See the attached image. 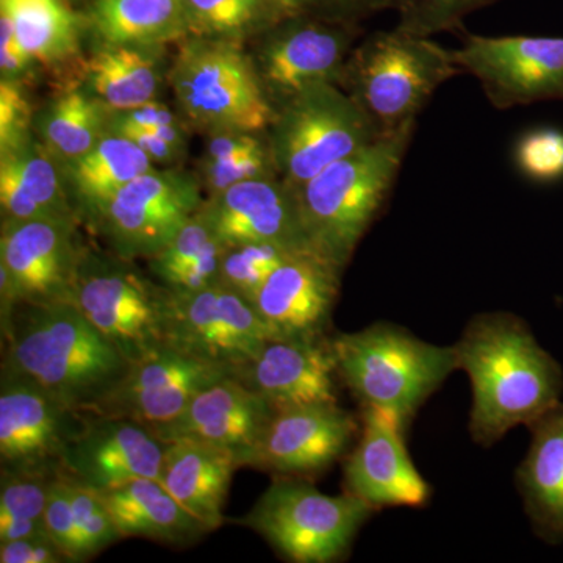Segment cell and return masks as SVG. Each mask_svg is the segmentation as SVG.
Here are the masks:
<instances>
[{
    "label": "cell",
    "mask_w": 563,
    "mask_h": 563,
    "mask_svg": "<svg viewBox=\"0 0 563 563\" xmlns=\"http://www.w3.org/2000/svg\"><path fill=\"white\" fill-rule=\"evenodd\" d=\"M44 531L57 544L68 562L84 561L79 531L74 518L68 484L58 476L51 485L49 498L44 510Z\"/></svg>",
    "instance_id": "cell-41"
},
{
    "label": "cell",
    "mask_w": 563,
    "mask_h": 563,
    "mask_svg": "<svg viewBox=\"0 0 563 563\" xmlns=\"http://www.w3.org/2000/svg\"><path fill=\"white\" fill-rule=\"evenodd\" d=\"M457 369L472 384L470 435L488 448L517 426H531L558 406L562 372L521 318L473 317L454 344Z\"/></svg>",
    "instance_id": "cell-1"
},
{
    "label": "cell",
    "mask_w": 563,
    "mask_h": 563,
    "mask_svg": "<svg viewBox=\"0 0 563 563\" xmlns=\"http://www.w3.org/2000/svg\"><path fill=\"white\" fill-rule=\"evenodd\" d=\"M461 74L453 51L395 27L372 33L352 49L340 87L387 135L417 122L433 92Z\"/></svg>",
    "instance_id": "cell-5"
},
{
    "label": "cell",
    "mask_w": 563,
    "mask_h": 563,
    "mask_svg": "<svg viewBox=\"0 0 563 563\" xmlns=\"http://www.w3.org/2000/svg\"><path fill=\"white\" fill-rule=\"evenodd\" d=\"M101 495L121 537H146L184 547L210 532L161 481L143 477Z\"/></svg>",
    "instance_id": "cell-26"
},
{
    "label": "cell",
    "mask_w": 563,
    "mask_h": 563,
    "mask_svg": "<svg viewBox=\"0 0 563 563\" xmlns=\"http://www.w3.org/2000/svg\"><path fill=\"white\" fill-rule=\"evenodd\" d=\"M168 443L150 426L129 418L87 415L63 454L60 476L107 492L131 481H161Z\"/></svg>",
    "instance_id": "cell-16"
},
{
    "label": "cell",
    "mask_w": 563,
    "mask_h": 563,
    "mask_svg": "<svg viewBox=\"0 0 563 563\" xmlns=\"http://www.w3.org/2000/svg\"><path fill=\"white\" fill-rule=\"evenodd\" d=\"M180 122L163 103L151 102L135 109L110 111L109 133L129 135L132 132H151L163 125Z\"/></svg>",
    "instance_id": "cell-44"
},
{
    "label": "cell",
    "mask_w": 563,
    "mask_h": 563,
    "mask_svg": "<svg viewBox=\"0 0 563 563\" xmlns=\"http://www.w3.org/2000/svg\"><path fill=\"white\" fill-rule=\"evenodd\" d=\"M0 11L35 62L54 66L79 54L81 21L62 0H0Z\"/></svg>",
    "instance_id": "cell-31"
},
{
    "label": "cell",
    "mask_w": 563,
    "mask_h": 563,
    "mask_svg": "<svg viewBox=\"0 0 563 563\" xmlns=\"http://www.w3.org/2000/svg\"><path fill=\"white\" fill-rule=\"evenodd\" d=\"M157 49L102 44L87 63L91 95L113 111L154 102L163 79Z\"/></svg>",
    "instance_id": "cell-30"
},
{
    "label": "cell",
    "mask_w": 563,
    "mask_h": 563,
    "mask_svg": "<svg viewBox=\"0 0 563 563\" xmlns=\"http://www.w3.org/2000/svg\"><path fill=\"white\" fill-rule=\"evenodd\" d=\"M76 221L2 222L0 314L16 303L73 302L74 282L84 255Z\"/></svg>",
    "instance_id": "cell-11"
},
{
    "label": "cell",
    "mask_w": 563,
    "mask_h": 563,
    "mask_svg": "<svg viewBox=\"0 0 563 563\" xmlns=\"http://www.w3.org/2000/svg\"><path fill=\"white\" fill-rule=\"evenodd\" d=\"M191 32L207 38L235 40L269 29L284 16L269 0H184Z\"/></svg>",
    "instance_id": "cell-33"
},
{
    "label": "cell",
    "mask_w": 563,
    "mask_h": 563,
    "mask_svg": "<svg viewBox=\"0 0 563 563\" xmlns=\"http://www.w3.org/2000/svg\"><path fill=\"white\" fill-rule=\"evenodd\" d=\"M65 174L32 144L0 157L2 222L77 220L66 196Z\"/></svg>",
    "instance_id": "cell-27"
},
{
    "label": "cell",
    "mask_w": 563,
    "mask_h": 563,
    "mask_svg": "<svg viewBox=\"0 0 563 563\" xmlns=\"http://www.w3.org/2000/svg\"><path fill=\"white\" fill-rule=\"evenodd\" d=\"M63 165L65 179L69 180L66 184L88 220L114 192L152 169L150 155L139 144L113 133L103 136L87 154Z\"/></svg>",
    "instance_id": "cell-29"
},
{
    "label": "cell",
    "mask_w": 563,
    "mask_h": 563,
    "mask_svg": "<svg viewBox=\"0 0 563 563\" xmlns=\"http://www.w3.org/2000/svg\"><path fill=\"white\" fill-rule=\"evenodd\" d=\"M396 0H302V13L322 20L357 25L379 11L395 9Z\"/></svg>",
    "instance_id": "cell-43"
},
{
    "label": "cell",
    "mask_w": 563,
    "mask_h": 563,
    "mask_svg": "<svg viewBox=\"0 0 563 563\" xmlns=\"http://www.w3.org/2000/svg\"><path fill=\"white\" fill-rule=\"evenodd\" d=\"M35 58L18 43L13 21L9 14L0 11V66L2 79L18 80L27 73Z\"/></svg>",
    "instance_id": "cell-47"
},
{
    "label": "cell",
    "mask_w": 563,
    "mask_h": 563,
    "mask_svg": "<svg viewBox=\"0 0 563 563\" xmlns=\"http://www.w3.org/2000/svg\"><path fill=\"white\" fill-rule=\"evenodd\" d=\"M32 107L20 81H0V157L31 144Z\"/></svg>",
    "instance_id": "cell-40"
},
{
    "label": "cell",
    "mask_w": 563,
    "mask_h": 563,
    "mask_svg": "<svg viewBox=\"0 0 563 563\" xmlns=\"http://www.w3.org/2000/svg\"><path fill=\"white\" fill-rule=\"evenodd\" d=\"M58 476L2 472L0 543L44 531V510Z\"/></svg>",
    "instance_id": "cell-34"
},
{
    "label": "cell",
    "mask_w": 563,
    "mask_h": 563,
    "mask_svg": "<svg viewBox=\"0 0 563 563\" xmlns=\"http://www.w3.org/2000/svg\"><path fill=\"white\" fill-rule=\"evenodd\" d=\"M361 422L339 402L276 410L252 466L277 477L320 476L350 450Z\"/></svg>",
    "instance_id": "cell-19"
},
{
    "label": "cell",
    "mask_w": 563,
    "mask_h": 563,
    "mask_svg": "<svg viewBox=\"0 0 563 563\" xmlns=\"http://www.w3.org/2000/svg\"><path fill=\"white\" fill-rule=\"evenodd\" d=\"M169 84L185 120L209 133H257L276 118L254 58L233 40H188L169 70Z\"/></svg>",
    "instance_id": "cell-6"
},
{
    "label": "cell",
    "mask_w": 563,
    "mask_h": 563,
    "mask_svg": "<svg viewBox=\"0 0 563 563\" xmlns=\"http://www.w3.org/2000/svg\"><path fill=\"white\" fill-rule=\"evenodd\" d=\"M342 273L317 252H301L280 265L252 302L273 339L325 336Z\"/></svg>",
    "instance_id": "cell-22"
},
{
    "label": "cell",
    "mask_w": 563,
    "mask_h": 563,
    "mask_svg": "<svg viewBox=\"0 0 563 563\" xmlns=\"http://www.w3.org/2000/svg\"><path fill=\"white\" fill-rule=\"evenodd\" d=\"M373 509L351 493L331 496L298 477H277L242 523L295 563H332L350 554Z\"/></svg>",
    "instance_id": "cell-8"
},
{
    "label": "cell",
    "mask_w": 563,
    "mask_h": 563,
    "mask_svg": "<svg viewBox=\"0 0 563 563\" xmlns=\"http://www.w3.org/2000/svg\"><path fill=\"white\" fill-rule=\"evenodd\" d=\"M91 24L114 46L161 47L191 32L184 0H96Z\"/></svg>",
    "instance_id": "cell-28"
},
{
    "label": "cell",
    "mask_w": 563,
    "mask_h": 563,
    "mask_svg": "<svg viewBox=\"0 0 563 563\" xmlns=\"http://www.w3.org/2000/svg\"><path fill=\"white\" fill-rule=\"evenodd\" d=\"M299 251L276 243H247L228 247L218 284L254 302L265 282Z\"/></svg>",
    "instance_id": "cell-35"
},
{
    "label": "cell",
    "mask_w": 563,
    "mask_h": 563,
    "mask_svg": "<svg viewBox=\"0 0 563 563\" xmlns=\"http://www.w3.org/2000/svg\"><path fill=\"white\" fill-rule=\"evenodd\" d=\"M202 206L201 185L190 174L151 169L114 192L90 221L114 255L150 261Z\"/></svg>",
    "instance_id": "cell-10"
},
{
    "label": "cell",
    "mask_w": 563,
    "mask_h": 563,
    "mask_svg": "<svg viewBox=\"0 0 563 563\" xmlns=\"http://www.w3.org/2000/svg\"><path fill=\"white\" fill-rule=\"evenodd\" d=\"M242 468L235 455L207 444L169 442L161 483L209 531L222 525V507L232 476Z\"/></svg>",
    "instance_id": "cell-24"
},
{
    "label": "cell",
    "mask_w": 563,
    "mask_h": 563,
    "mask_svg": "<svg viewBox=\"0 0 563 563\" xmlns=\"http://www.w3.org/2000/svg\"><path fill=\"white\" fill-rule=\"evenodd\" d=\"M218 242L221 240L214 235L198 211L165 250L150 258L151 272L161 280L163 287L169 288L187 266L198 261Z\"/></svg>",
    "instance_id": "cell-38"
},
{
    "label": "cell",
    "mask_w": 563,
    "mask_h": 563,
    "mask_svg": "<svg viewBox=\"0 0 563 563\" xmlns=\"http://www.w3.org/2000/svg\"><path fill=\"white\" fill-rule=\"evenodd\" d=\"M199 213L228 247L276 243L314 252L303 231L296 188L287 180L266 177L240 181L211 195Z\"/></svg>",
    "instance_id": "cell-21"
},
{
    "label": "cell",
    "mask_w": 563,
    "mask_h": 563,
    "mask_svg": "<svg viewBox=\"0 0 563 563\" xmlns=\"http://www.w3.org/2000/svg\"><path fill=\"white\" fill-rule=\"evenodd\" d=\"M0 562L2 563H60L65 554L52 542L46 531L33 533L24 539L0 543Z\"/></svg>",
    "instance_id": "cell-46"
},
{
    "label": "cell",
    "mask_w": 563,
    "mask_h": 563,
    "mask_svg": "<svg viewBox=\"0 0 563 563\" xmlns=\"http://www.w3.org/2000/svg\"><path fill=\"white\" fill-rule=\"evenodd\" d=\"M340 380L362 407L388 410L409 428L422 404L457 369L453 346L418 339L391 322L331 336Z\"/></svg>",
    "instance_id": "cell-4"
},
{
    "label": "cell",
    "mask_w": 563,
    "mask_h": 563,
    "mask_svg": "<svg viewBox=\"0 0 563 563\" xmlns=\"http://www.w3.org/2000/svg\"><path fill=\"white\" fill-rule=\"evenodd\" d=\"M453 55L463 73L479 80L495 109L563 101L562 36L468 33Z\"/></svg>",
    "instance_id": "cell-12"
},
{
    "label": "cell",
    "mask_w": 563,
    "mask_h": 563,
    "mask_svg": "<svg viewBox=\"0 0 563 563\" xmlns=\"http://www.w3.org/2000/svg\"><path fill=\"white\" fill-rule=\"evenodd\" d=\"M131 262L84 251L73 302L135 363L172 340L173 295L146 279Z\"/></svg>",
    "instance_id": "cell-9"
},
{
    "label": "cell",
    "mask_w": 563,
    "mask_h": 563,
    "mask_svg": "<svg viewBox=\"0 0 563 563\" xmlns=\"http://www.w3.org/2000/svg\"><path fill=\"white\" fill-rule=\"evenodd\" d=\"M124 136L139 144L141 150L150 155L152 163L176 162L184 155V147L187 144L180 122L163 125L151 132H132Z\"/></svg>",
    "instance_id": "cell-45"
},
{
    "label": "cell",
    "mask_w": 563,
    "mask_h": 563,
    "mask_svg": "<svg viewBox=\"0 0 563 563\" xmlns=\"http://www.w3.org/2000/svg\"><path fill=\"white\" fill-rule=\"evenodd\" d=\"M172 295L169 343L195 357L240 369L274 340L254 303L221 284Z\"/></svg>",
    "instance_id": "cell-14"
},
{
    "label": "cell",
    "mask_w": 563,
    "mask_h": 563,
    "mask_svg": "<svg viewBox=\"0 0 563 563\" xmlns=\"http://www.w3.org/2000/svg\"><path fill=\"white\" fill-rule=\"evenodd\" d=\"M415 125L387 133L306 184L292 185L313 251L343 272L390 195Z\"/></svg>",
    "instance_id": "cell-3"
},
{
    "label": "cell",
    "mask_w": 563,
    "mask_h": 563,
    "mask_svg": "<svg viewBox=\"0 0 563 563\" xmlns=\"http://www.w3.org/2000/svg\"><path fill=\"white\" fill-rule=\"evenodd\" d=\"M2 373L80 413L98 412L132 368L74 302L16 303L2 322Z\"/></svg>",
    "instance_id": "cell-2"
},
{
    "label": "cell",
    "mask_w": 563,
    "mask_h": 563,
    "mask_svg": "<svg viewBox=\"0 0 563 563\" xmlns=\"http://www.w3.org/2000/svg\"><path fill=\"white\" fill-rule=\"evenodd\" d=\"M380 136L372 118L340 85L324 81L277 107L268 144L280 179L299 187Z\"/></svg>",
    "instance_id": "cell-7"
},
{
    "label": "cell",
    "mask_w": 563,
    "mask_h": 563,
    "mask_svg": "<svg viewBox=\"0 0 563 563\" xmlns=\"http://www.w3.org/2000/svg\"><path fill=\"white\" fill-rule=\"evenodd\" d=\"M110 109L91 92L70 90L43 118L51 155L66 163L79 158L109 135Z\"/></svg>",
    "instance_id": "cell-32"
},
{
    "label": "cell",
    "mask_w": 563,
    "mask_h": 563,
    "mask_svg": "<svg viewBox=\"0 0 563 563\" xmlns=\"http://www.w3.org/2000/svg\"><path fill=\"white\" fill-rule=\"evenodd\" d=\"M274 413L262 395L239 376H229L203 388L176 420L152 431L166 443L207 444L235 455L242 466H252Z\"/></svg>",
    "instance_id": "cell-20"
},
{
    "label": "cell",
    "mask_w": 563,
    "mask_h": 563,
    "mask_svg": "<svg viewBox=\"0 0 563 563\" xmlns=\"http://www.w3.org/2000/svg\"><path fill=\"white\" fill-rule=\"evenodd\" d=\"M282 16H292V14L302 13V0H269Z\"/></svg>",
    "instance_id": "cell-49"
},
{
    "label": "cell",
    "mask_w": 563,
    "mask_h": 563,
    "mask_svg": "<svg viewBox=\"0 0 563 563\" xmlns=\"http://www.w3.org/2000/svg\"><path fill=\"white\" fill-rule=\"evenodd\" d=\"M239 369L202 361L168 343L132 363L131 372L92 415L129 418L158 429L176 420L203 388Z\"/></svg>",
    "instance_id": "cell-17"
},
{
    "label": "cell",
    "mask_w": 563,
    "mask_h": 563,
    "mask_svg": "<svg viewBox=\"0 0 563 563\" xmlns=\"http://www.w3.org/2000/svg\"><path fill=\"white\" fill-rule=\"evenodd\" d=\"M517 162L526 176L555 180L563 176V133L542 129L526 133L517 146Z\"/></svg>",
    "instance_id": "cell-39"
},
{
    "label": "cell",
    "mask_w": 563,
    "mask_h": 563,
    "mask_svg": "<svg viewBox=\"0 0 563 563\" xmlns=\"http://www.w3.org/2000/svg\"><path fill=\"white\" fill-rule=\"evenodd\" d=\"M239 379L274 409L339 402L340 380L331 336L269 340L239 369Z\"/></svg>",
    "instance_id": "cell-23"
},
{
    "label": "cell",
    "mask_w": 563,
    "mask_h": 563,
    "mask_svg": "<svg viewBox=\"0 0 563 563\" xmlns=\"http://www.w3.org/2000/svg\"><path fill=\"white\" fill-rule=\"evenodd\" d=\"M498 0H396L399 14L396 27L413 35L432 36L462 29L463 20L474 11Z\"/></svg>",
    "instance_id": "cell-36"
},
{
    "label": "cell",
    "mask_w": 563,
    "mask_h": 563,
    "mask_svg": "<svg viewBox=\"0 0 563 563\" xmlns=\"http://www.w3.org/2000/svg\"><path fill=\"white\" fill-rule=\"evenodd\" d=\"M406 426L380 407H362L361 439L344 463L346 492L379 510L420 509L432 490L406 446Z\"/></svg>",
    "instance_id": "cell-18"
},
{
    "label": "cell",
    "mask_w": 563,
    "mask_h": 563,
    "mask_svg": "<svg viewBox=\"0 0 563 563\" xmlns=\"http://www.w3.org/2000/svg\"><path fill=\"white\" fill-rule=\"evenodd\" d=\"M531 446L517 472L526 512L537 531L563 537V404L529 426Z\"/></svg>",
    "instance_id": "cell-25"
},
{
    "label": "cell",
    "mask_w": 563,
    "mask_h": 563,
    "mask_svg": "<svg viewBox=\"0 0 563 563\" xmlns=\"http://www.w3.org/2000/svg\"><path fill=\"white\" fill-rule=\"evenodd\" d=\"M358 33L357 25L309 13L292 14L266 29L254 63L274 107L312 85H340Z\"/></svg>",
    "instance_id": "cell-13"
},
{
    "label": "cell",
    "mask_w": 563,
    "mask_h": 563,
    "mask_svg": "<svg viewBox=\"0 0 563 563\" xmlns=\"http://www.w3.org/2000/svg\"><path fill=\"white\" fill-rule=\"evenodd\" d=\"M203 176L211 195L228 190L240 181L276 177L272 151L263 150L246 157L224 158L203 162Z\"/></svg>",
    "instance_id": "cell-42"
},
{
    "label": "cell",
    "mask_w": 563,
    "mask_h": 563,
    "mask_svg": "<svg viewBox=\"0 0 563 563\" xmlns=\"http://www.w3.org/2000/svg\"><path fill=\"white\" fill-rule=\"evenodd\" d=\"M87 413L76 412L31 380L2 373V472L60 476L63 454Z\"/></svg>",
    "instance_id": "cell-15"
},
{
    "label": "cell",
    "mask_w": 563,
    "mask_h": 563,
    "mask_svg": "<svg viewBox=\"0 0 563 563\" xmlns=\"http://www.w3.org/2000/svg\"><path fill=\"white\" fill-rule=\"evenodd\" d=\"M65 479V477H63ZM68 484L70 504H73L74 518L79 531L81 553L85 559L92 558L111 543L122 539L109 507L102 495L84 485L65 479Z\"/></svg>",
    "instance_id": "cell-37"
},
{
    "label": "cell",
    "mask_w": 563,
    "mask_h": 563,
    "mask_svg": "<svg viewBox=\"0 0 563 563\" xmlns=\"http://www.w3.org/2000/svg\"><path fill=\"white\" fill-rule=\"evenodd\" d=\"M269 144H263L255 133L217 132L210 133L207 144L206 161H224V158L246 157L254 152L268 150Z\"/></svg>",
    "instance_id": "cell-48"
}]
</instances>
